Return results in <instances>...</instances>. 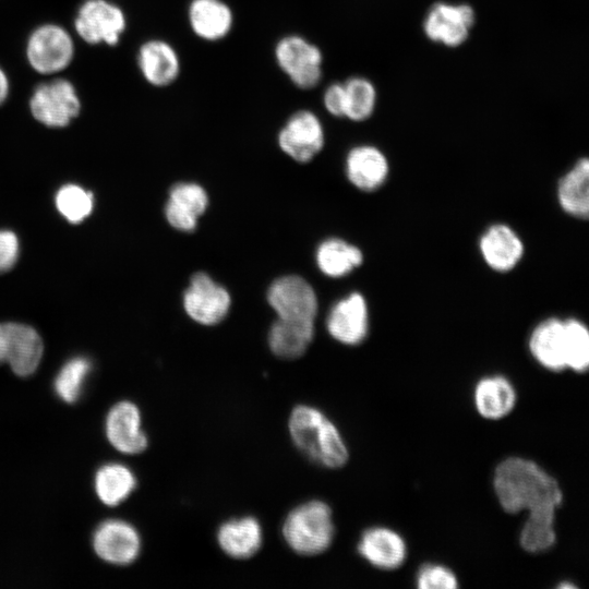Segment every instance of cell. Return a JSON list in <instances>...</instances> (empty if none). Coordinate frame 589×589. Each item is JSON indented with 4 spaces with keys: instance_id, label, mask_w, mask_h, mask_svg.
<instances>
[{
    "instance_id": "ba28073f",
    "label": "cell",
    "mask_w": 589,
    "mask_h": 589,
    "mask_svg": "<svg viewBox=\"0 0 589 589\" xmlns=\"http://www.w3.org/2000/svg\"><path fill=\"white\" fill-rule=\"evenodd\" d=\"M476 23V12L467 3L436 2L423 21L425 36L446 47H458L469 37Z\"/></svg>"
},
{
    "instance_id": "d590c367",
    "label": "cell",
    "mask_w": 589,
    "mask_h": 589,
    "mask_svg": "<svg viewBox=\"0 0 589 589\" xmlns=\"http://www.w3.org/2000/svg\"><path fill=\"white\" fill-rule=\"evenodd\" d=\"M323 106L334 117L345 115V88L344 83H332L323 93Z\"/></svg>"
},
{
    "instance_id": "836d02e7",
    "label": "cell",
    "mask_w": 589,
    "mask_h": 589,
    "mask_svg": "<svg viewBox=\"0 0 589 589\" xmlns=\"http://www.w3.org/2000/svg\"><path fill=\"white\" fill-rule=\"evenodd\" d=\"M420 589H455L459 586L456 575L440 564L423 565L416 577Z\"/></svg>"
},
{
    "instance_id": "8d00e7d4",
    "label": "cell",
    "mask_w": 589,
    "mask_h": 589,
    "mask_svg": "<svg viewBox=\"0 0 589 589\" xmlns=\"http://www.w3.org/2000/svg\"><path fill=\"white\" fill-rule=\"evenodd\" d=\"M10 91V79L5 70L0 65V107L7 101Z\"/></svg>"
},
{
    "instance_id": "ffe728a7",
    "label": "cell",
    "mask_w": 589,
    "mask_h": 589,
    "mask_svg": "<svg viewBox=\"0 0 589 589\" xmlns=\"http://www.w3.org/2000/svg\"><path fill=\"white\" fill-rule=\"evenodd\" d=\"M528 347L534 360L553 372L566 370L564 320L549 317L531 332Z\"/></svg>"
},
{
    "instance_id": "277c9868",
    "label": "cell",
    "mask_w": 589,
    "mask_h": 589,
    "mask_svg": "<svg viewBox=\"0 0 589 589\" xmlns=\"http://www.w3.org/2000/svg\"><path fill=\"white\" fill-rule=\"evenodd\" d=\"M74 56L73 36L60 24H39L26 38V61L39 74L55 75L63 72L72 63Z\"/></svg>"
},
{
    "instance_id": "4fadbf2b",
    "label": "cell",
    "mask_w": 589,
    "mask_h": 589,
    "mask_svg": "<svg viewBox=\"0 0 589 589\" xmlns=\"http://www.w3.org/2000/svg\"><path fill=\"white\" fill-rule=\"evenodd\" d=\"M327 330L337 341L354 346L361 344L369 330V312L364 297L352 292L339 300L327 317Z\"/></svg>"
},
{
    "instance_id": "3957f363",
    "label": "cell",
    "mask_w": 589,
    "mask_h": 589,
    "mask_svg": "<svg viewBox=\"0 0 589 589\" xmlns=\"http://www.w3.org/2000/svg\"><path fill=\"white\" fill-rule=\"evenodd\" d=\"M281 532L294 553L304 556L322 554L335 536L332 509L318 500L300 504L286 516Z\"/></svg>"
},
{
    "instance_id": "9c48e42d",
    "label": "cell",
    "mask_w": 589,
    "mask_h": 589,
    "mask_svg": "<svg viewBox=\"0 0 589 589\" xmlns=\"http://www.w3.org/2000/svg\"><path fill=\"white\" fill-rule=\"evenodd\" d=\"M43 350L41 338L33 327L20 323L0 324V364L9 363L15 374L34 373Z\"/></svg>"
},
{
    "instance_id": "8fae6325",
    "label": "cell",
    "mask_w": 589,
    "mask_h": 589,
    "mask_svg": "<svg viewBox=\"0 0 589 589\" xmlns=\"http://www.w3.org/2000/svg\"><path fill=\"white\" fill-rule=\"evenodd\" d=\"M267 300L279 318L314 322L317 299L311 285L300 276L276 279L267 291Z\"/></svg>"
},
{
    "instance_id": "83f0119b",
    "label": "cell",
    "mask_w": 589,
    "mask_h": 589,
    "mask_svg": "<svg viewBox=\"0 0 589 589\" xmlns=\"http://www.w3.org/2000/svg\"><path fill=\"white\" fill-rule=\"evenodd\" d=\"M556 510L555 508H545L528 513L519 536L520 545L525 551L542 553L555 544Z\"/></svg>"
},
{
    "instance_id": "d4e9b609",
    "label": "cell",
    "mask_w": 589,
    "mask_h": 589,
    "mask_svg": "<svg viewBox=\"0 0 589 589\" xmlns=\"http://www.w3.org/2000/svg\"><path fill=\"white\" fill-rule=\"evenodd\" d=\"M557 202L568 215L586 219L589 215V160L579 158L562 176L556 190Z\"/></svg>"
},
{
    "instance_id": "7402d4cb",
    "label": "cell",
    "mask_w": 589,
    "mask_h": 589,
    "mask_svg": "<svg viewBox=\"0 0 589 589\" xmlns=\"http://www.w3.org/2000/svg\"><path fill=\"white\" fill-rule=\"evenodd\" d=\"M263 542L259 520L247 516L224 522L217 531L220 550L236 560H245L257 553Z\"/></svg>"
},
{
    "instance_id": "484cf974",
    "label": "cell",
    "mask_w": 589,
    "mask_h": 589,
    "mask_svg": "<svg viewBox=\"0 0 589 589\" xmlns=\"http://www.w3.org/2000/svg\"><path fill=\"white\" fill-rule=\"evenodd\" d=\"M314 336V322L277 318L268 333L272 352L283 359L301 357Z\"/></svg>"
},
{
    "instance_id": "603a6c76",
    "label": "cell",
    "mask_w": 589,
    "mask_h": 589,
    "mask_svg": "<svg viewBox=\"0 0 589 589\" xmlns=\"http://www.w3.org/2000/svg\"><path fill=\"white\" fill-rule=\"evenodd\" d=\"M206 207L207 194L202 187L195 183H178L170 189L165 214L173 228L192 231L196 227L197 217Z\"/></svg>"
},
{
    "instance_id": "44dd1931",
    "label": "cell",
    "mask_w": 589,
    "mask_h": 589,
    "mask_svg": "<svg viewBox=\"0 0 589 589\" xmlns=\"http://www.w3.org/2000/svg\"><path fill=\"white\" fill-rule=\"evenodd\" d=\"M188 20L195 36L206 41L225 38L233 26L232 10L223 0H192Z\"/></svg>"
},
{
    "instance_id": "74e56055",
    "label": "cell",
    "mask_w": 589,
    "mask_h": 589,
    "mask_svg": "<svg viewBox=\"0 0 589 589\" xmlns=\"http://www.w3.org/2000/svg\"><path fill=\"white\" fill-rule=\"evenodd\" d=\"M566 585H561L560 588H564ZM568 588H574V586L572 584H568Z\"/></svg>"
},
{
    "instance_id": "d6986e66",
    "label": "cell",
    "mask_w": 589,
    "mask_h": 589,
    "mask_svg": "<svg viewBox=\"0 0 589 589\" xmlns=\"http://www.w3.org/2000/svg\"><path fill=\"white\" fill-rule=\"evenodd\" d=\"M106 430L109 442L122 453L139 454L147 447V437L141 429L140 410L132 402H119L110 410Z\"/></svg>"
},
{
    "instance_id": "f546056e",
    "label": "cell",
    "mask_w": 589,
    "mask_h": 589,
    "mask_svg": "<svg viewBox=\"0 0 589 589\" xmlns=\"http://www.w3.org/2000/svg\"><path fill=\"white\" fill-rule=\"evenodd\" d=\"M344 117L354 122L369 119L376 105V89L374 84L365 77L353 76L344 83Z\"/></svg>"
},
{
    "instance_id": "7a4b0ae2",
    "label": "cell",
    "mask_w": 589,
    "mask_h": 589,
    "mask_svg": "<svg viewBox=\"0 0 589 589\" xmlns=\"http://www.w3.org/2000/svg\"><path fill=\"white\" fill-rule=\"evenodd\" d=\"M288 430L293 444L313 462L325 468L346 465L349 453L337 426L317 408L299 405L289 416Z\"/></svg>"
},
{
    "instance_id": "7c38bea8",
    "label": "cell",
    "mask_w": 589,
    "mask_h": 589,
    "mask_svg": "<svg viewBox=\"0 0 589 589\" xmlns=\"http://www.w3.org/2000/svg\"><path fill=\"white\" fill-rule=\"evenodd\" d=\"M228 291L216 284L207 274L192 276L190 287L183 296V305L188 315L202 325H215L223 321L230 308Z\"/></svg>"
},
{
    "instance_id": "30bf717a",
    "label": "cell",
    "mask_w": 589,
    "mask_h": 589,
    "mask_svg": "<svg viewBox=\"0 0 589 589\" xmlns=\"http://www.w3.org/2000/svg\"><path fill=\"white\" fill-rule=\"evenodd\" d=\"M324 129L320 118L311 110L292 113L278 133V145L289 157L308 163L324 146Z\"/></svg>"
},
{
    "instance_id": "8992f818",
    "label": "cell",
    "mask_w": 589,
    "mask_h": 589,
    "mask_svg": "<svg viewBox=\"0 0 589 589\" xmlns=\"http://www.w3.org/2000/svg\"><path fill=\"white\" fill-rule=\"evenodd\" d=\"M127 24L124 11L110 0H84L77 8L73 27L88 45L117 46Z\"/></svg>"
},
{
    "instance_id": "9a60e30c",
    "label": "cell",
    "mask_w": 589,
    "mask_h": 589,
    "mask_svg": "<svg viewBox=\"0 0 589 589\" xmlns=\"http://www.w3.org/2000/svg\"><path fill=\"white\" fill-rule=\"evenodd\" d=\"M136 62L144 80L155 87L168 86L180 75V57L175 47L164 39L144 41L139 48Z\"/></svg>"
},
{
    "instance_id": "e0dca14e",
    "label": "cell",
    "mask_w": 589,
    "mask_h": 589,
    "mask_svg": "<svg viewBox=\"0 0 589 589\" xmlns=\"http://www.w3.org/2000/svg\"><path fill=\"white\" fill-rule=\"evenodd\" d=\"M94 549L106 562L127 565L135 561L141 549L136 530L121 520L104 522L94 536Z\"/></svg>"
},
{
    "instance_id": "2e32d148",
    "label": "cell",
    "mask_w": 589,
    "mask_h": 589,
    "mask_svg": "<svg viewBox=\"0 0 589 589\" xmlns=\"http://www.w3.org/2000/svg\"><path fill=\"white\" fill-rule=\"evenodd\" d=\"M358 552L372 566L383 570L400 567L407 557L404 538L387 527H372L363 531Z\"/></svg>"
},
{
    "instance_id": "1f68e13d",
    "label": "cell",
    "mask_w": 589,
    "mask_h": 589,
    "mask_svg": "<svg viewBox=\"0 0 589 589\" xmlns=\"http://www.w3.org/2000/svg\"><path fill=\"white\" fill-rule=\"evenodd\" d=\"M91 366V362L83 357L68 361L55 381L58 396L69 404L75 402L81 396Z\"/></svg>"
},
{
    "instance_id": "5b68a950",
    "label": "cell",
    "mask_w": 589,
    "mask_h": 589,
    "mask_svg": "<svg viewBox=\"0 0 589 589\" xmlns=\"http://www.w3.org/2000/svg\"><path fill=\"white\" fill-rule=\"evenodd\" d=\"M33 118L47 128H65L81 112L82 103L75 85L55 77L38 84L28 99Z\"/></svg>"
},
{
    "instance_id": "52a82bcc",
    "label": "cell",
    "mask_w": 589,
    "mask_h": 589,
    "mask_svg": "<svg viewBox=\"0 0 589 589\" xmlns=\"http://www.w3.org/2000/svg\"><path fill=\"white\" fill-rule=\"evenodd\" d=\"M275 59L298 88H313L322 79L323 53L316 45L300 35L280 38L275 46Z\"/></svg>"
},
{
    "instance_id": "f1b7e54d",
    "label": "cell",
    "mask_w": 589,
    "mask_h": 589,
    "mask_svg": "<svg viewBox=\"0 0 589 589\" xmlns=\"http://www.w3.org/2000/svg\"><path fill=\"white\" fill-rule=\"evenodd\" d=\"M99 498L109 506L124 501L136 486L134 474L122 465H108L99 469L95 479Z\"/></svg>"
},
{
    "instance_id": "5bb4252c",
    "label": "cell",
    "mask_w": 589,
    "mask_h": 589,
    "mask_svg": "<svg viewBox=\"0 0 589 589\" xmlns=\"http://www.w3.org/2000/svg\"><path fill=\"white\" fill-rule=\"evenodd\" d=\"M479 251L485 264L498 273H507L521 261L525 245L508 225H491L479 240Z\"/></svg>"
},
{
    "instance_id": "6da1fadb",
    "label": "cell",
    "mask_w": 589,
    "mask_h": 589,
    "mask_svg": "<svg viewBox=\"0 0 589 589\" xmlns=\"http://www.w3.org/2000/svg\"><path fill=\"white\" fill-rule=\"evenodd\" d=\"M493 488L501 507L508 514L557 509L563 502V492L555 478L537 462L522 457H508L496 466Z\"/></svg>"
},
{
    "instance_id": "e575fe53",
    "label": "cell",
    "mask_w": 589,
    "mask_h": 589,
    "mask_svg": "<svg viewBox=\"0 0 589 589\" xmlns=\"http://www.w3.org/2000/svg\"><path fill=\"white\" fill-rule=\"evenodd\" d=\"M19 255V241L9 230H0V273L10 269Z\"/></svg>"
},
{
    "instance_id": "ac0fdd59",
    "label": "cell",
    "mask_w": 589,
    "mask_h": 589,
    "mask_svg": "<svg viewBox=\"0 0 589 589\" xmlns=\"http://www.w3.org/2000/svg\"><path fill=\"white\" fill-rule=\"evenodd\" d=\"M346 173L356 188L371 192L386 181L389 163L380 148L373 145H359L351 148L346 157Z\"/></svg>"
},
{
    "instance_id": "4316f807",
    "label": "cell",
    "mask_w": 589,
    "mask_h": 589,
    "mask_svg": "<svg viewBox=\"0 0 589 589\" xmlns=\"http://www.w3.org/2000/svg\"><path fill=\"white\" fill-rule=\"evenodd\" d=\"M316 261L325 275L341 277L362 264L363 254L358 247L334 238L320 244Z\"/></svg>"
},
{
    "instance_id": "d6a6232c",
    "label": "cell",
    "mask_w": 589,
    "mask_h": 589,
    "mask_svg": "<svg viewBox=\"0 0 589 589\" xmlns=\"http://www.w3.org/2000/svg\"><path fill=\"white\" fill-rule=\"evenodd\" d=\"M93 194L75 184H67L56 194L57 208L70 223L84 220L93 211Z\"/></svg>"
},
{
    "instance_id": "4dcf8cb0",
    "label": "cell",
    "mask_w": 589,
    "mask_h": 589,
    "mask_svg": "<svg viewBox=\"0 0 589 589\" xmlns=\"http://www.w3.org/2000/svg\"><path fill=\"white\" fill-rule=\"evenodd\" d=\"M566 369L581 373L589 366V332L579 320H564Z\"/></svg>"
},
{
    "instance_id": "cb8c5ba5",
    "label": "cell",
    "mask_w": 589,
    "mask_h": 589,
    "mask_svg": "<svg viewBox=\"0 0 589 589\" xmlns=\"http://www.w3.org/2000/svg\"><path fill=\"white\" fill-rule=\"evenodd\" d=\"M516 399L514 385L503 375L484 376L478 381L473 389L476 409L488 420H500L509 414Z\"/></svg>"
}]
</instances>
